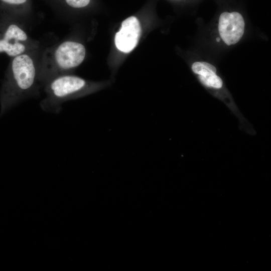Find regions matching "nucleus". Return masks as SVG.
Masks as SVG:
<instances>
[{"label": "nucleus", "instance_id": "f257e3e1", "mask_svg": "<svg viewBox=\"0 0 271 271\" xmlns=\"http://www.w3.org/2000/svg\"><path fill=\"white\" fill-rule=\"evenodd\" d=\"M42 51L41 46L11 58L2 91L5 106L40 96L42 89L39 79V65Z\"/></svg>", "mask_w": 271, "mask_h": 271}, {"label": "nucleus", "instance_id": "f03ea898", "mask_svg": "<svg viewBox=\"0 0 271 271\" xmlns=\"http://www.w3.org/2000/svg\"><path fill=\"white\" fill-rule=\"evenodd\" d=\"M85 55V46L71 40H63L43 49L39 65V79L42 88L52 78L69 74L81 64Z\"/></svg>", "mask_w": 271, "mask_h": 271}, {"label": "nucleus", "instance_id": "7ed1b4c3", "mask_svg": "<svg viewBox=\"0 0 271 271\" xmlns=\"http://www.w3.org/2000/svg\"><path fill=\"white\" fill-rule=\"evenodd\" d=\"M97 86L79 76L65 74L49 80L43 87L45 97L40 106L44 111L59 113L64 103L96 90Z\"/></svg>", "mask_w": 271, "mask_h": 271}, {"label": "nucleus", "instance_id": "20e7f679", "mask_svg": "<svg viewBox=\"0 0 271 271\" xmlns=\"http://www.w3.org/2000/svg\"><path fill=\"white\" fill-rule=\"evenodd\" d=\"M24 25L14 17L0 15V53L12 58L41 46L29 35Z\"/></svg>", "mask_w": 271, "mask_h": 271}, {"label": "nucleus", "instance_id": "39448f33", "mask_svg": "<svg viewBox=\"0 0 271 271\" xmlns=\"http://www.w3.org/2000/svg\"><path fill=\"white\" fill-rule=\"evenodd\" d=\"M218 29L220 37L225 44L227 46L234 45L244 34L245 22L238 12H224L219 16Z\"/></svg>", "mask_w": 271, "mask_h": 271}, {"label": "nucleus", "instance_id": "423d86ee", "mask_svg": "<svg viewBox=\"0 0 271 271\" xmlns=\"http://www.w3.org/2000/svg\"><path fill=\"white\" fill-rule=\"evenodd\" d=\"M141 34V27L138 19L131 16L124 20L120 30L115 34L116 48L124 53L131 52L137 45Z\"/></svg>", "mask_w": 271, "mask_h": 271}, {"label": "nucleus", "instance_id": "0eeeda50", "mask_svg": "<svg viewBox=\"0 0 271 271\" xmlns=\"http://www.w3.org/2000/svg\"><path fill=\"white\" fill-rule=\"evenodd\" d=\"M193 72L198 75L199 79L206 86L220 88L223 85L221 78L216 74L217 69L211 64L203 61H197L192 65Z\"/></svg>", "mask_w": 271, "mask_h": 271}, {"label": "nucleus", "instance_id": "6e6552de", "mask_svg": "<svg viewBox=\"0 0 271 271\" xmlns=\"http://www.w3.org/2000/svg\"><path fill=\"white\" fill-rule=\"evenodd\" d=\"M30 4V0H0V15L14 17L24 24Z\"/></svg>", "mask_w": 271, "mask_h": 271}, {"label": "nucleus", "instance_id": "1a4fd4ad", "mask_svg": "<svg viewBox=\"0 0 271 271\" xmlns=\"http://www.w3.org/2000/svg\"><path fill=\"white\" fill-rule=\"evenodd\" d=\"M62 5L65 4L67 6L74 9H81L87 6L90 0H57Z\"/></svg>", "mask_w": 271, "mask_h": 271}]
</instances>
